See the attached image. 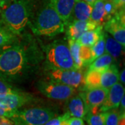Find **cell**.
Here are the masks:
<instances>
[{
	"label": "cell",
	"mask_w": 125,
	"mask_h": 125,
	"mask_svg": "<svg viewBox=\"0 0 125 125\" xmlns=\"http://www.w3.org/2000/svg\"><path fill=\"white\" fill-rule=\"evenodd\" d=\"M31 10L32 7L29 0H13L1 9V22L15 36L19 35L29 22Z\"/></svg>",
	"instance_id": "6da1fadb"
},
{
	"label": "cell",
	"mask_w": 125,
	"mask_h": 125,
	"mask_svg": "<svg viewBox=\"0 0 125 125\" xmlns=\"http://www.w3.org/2000/svg\"><path fill=\"white\" fill-rule=\"evenodd\" d=\"M31 28L36 36L54 37L65 31V24L48 0L37 14Z\"/></svg>",
	"instance_id": "7a4b0ae2"
},
{
	"label": "cell",
	"mask_w": 125,
	"mask_h": 125,
	"mask_svg": "<svg viewBox=\"0 0 125 125\" xmlns=\"http://www.w3.org/2000/svg\"><path fill=\"white\" fill-rule=\"evenodd\" d=\"M27 56L24 48L13 45L0 52V76L14 77L21 74L26 68Z\"/></svg>",
	"instance_id": "3957f363"
},
{
	"label": "cell",
	"mask_w": 125,
	"mask_h": 125,
	"mask_svg": "<svg viewBox=\"0 0 125 125\" xmlns=\"http://www.w3.org/2000/svg\"><path fill=\"white\" fill-rule=\"evenodd\" d=\"M46 61L49 68L62 70L76 69L66 42L56 41L45 47Z\"/></svg>",
	"instance_id": "277c9868"
},
{
	"label": "cell",
	"mask_w": 125,
	"mask_h": 125,
	"mask_svg": "<svg viewBox=\"0 0 125 125\" xmlns=\"http://www.w3.org/2000/svg\"><path fill=\"white\" fill-rule=\"evenodd\" d=\"M56 116L51 108L38 106L16 110L10 119L15 125H43Z\"/></svg>",
	"instance_id": "5b68a950"
},
{
	"label": "cell",
	"mask_w": 125,
	"mask_h": 125,
	"mask_svg": "<svg viewBox=\"0 0 125 125\" xmlns=\"http://www.w3.org/2000/svg\"><path fill=\"white\" fill-rule=\"evenodd\" d=\"M37 88L44 96L54 100H67L76 93V88L52 79L40 81L38 83Z\"/></svg>",
	"instance_id": "8992f818"
},
{
	"label": "cell",
	"mask_w": 125,
	"mask_h": 125,
	"mask_svg": "<svg viewBox=\"0 0 125 125\" xmlns=\"http://www.w3.org/2000/svg\"><path fill=\"white\" fill-rule=\"evenodd\" d=\"M47 75L49 76L50 79L73 87L76 89H83L85 87V75L81 70H62L49 68L47 72Z\"/></svg>",
	"instance_id": "52a82bcc"
},
{
	"label": "cell",
	"mask_w": 125,
	"mask_h": 125,
	"mask_svg": "<svg viewBox=\"0 0 125 125\" xmlns=\"http://www.w3.org/2000/svg\"><path fill=\"white\" fill-rule=\"evenodd\" d=\"M104 30L123 47L125 46V9H120V13H115L104 25Z\"/></svg>",
	"instance_id": "ba28073f"
},
{
	"label": "cell",
	"mask_w": 125,
	"mask_h": 125,
	"mask_svg": "<svg viewBox=\"0 0 125 125\" xmlns=\"http://www.w3.org/2000/svg\"><path fill=\"white\" fill-rule=\"evenodd\" d=\"M108 89L98 87L91 89L83 90L79 93L83 99L88 112H99V108L104 102ZM101 112V111H100Z\"/></svg>",
	"instance_id": "9c48e42d"
},
{
	"label": "cell",
	"mask_w": 125,
	"mask_h": 125,
	"mask_svg": "<svg viewBox=\"0 0 125 125\" xmlns=\"http://www.w3.org/2000/svg\"><path fill=\"white\" fill-rule=\"evenodd\" d=\"M34 101V97L29 94L20 91L0 97V105L7 109L16 111Z\"/></svg>",
	"instance_id": "30bf717a"
},
{
	"label": "cell",
	"mask_w": 125,
	"mask_h": 125,
	"mask_svg": "<svg viewBox=\"0 0 125 125\" xmlns=\"http://www.w3.org/2000/svg\"><path fill=\"white\" fill-rule=\"evenodd\" d=\"M125 85L121 83L120 81L117 82L108 88L107 95L99 108V111L101 112H106L111 109L118 108L121 99L123 96H125Z\"/></svg>",
	"instance_id": "8fae6325"
},
{
	"label": "cell",
	"mask_w": 125,
	"mask_h": 125,
	"mask_svg": "<svg viewBox=\"0 0 125 125\" xmlns=\"http://www.w3.org/2000/svg\"><path fill=\"white\" fill-rule=\"evenodd\" d=\"M65 25H67L66 30L67 40H76L83 33L94 29L99 26L90 20L88 21H81L74 19L70 20Z\"/></svg>",
	"instance_id": "7c38bea8"
},
{
	"label": "cell",
	"mask_w": 125,
	"mask_h": 125,
	"mask_svg": "<svg viewBox=\"0 0 125 125\" xmlns=\"http://www.w3.org/2000/svg\"><path fill=\"white\" fill-rule=\"evenodd\" d=\"M66 109L70 117L84 118L88 113L84 102L80 94H74L66 100Z\"/></svg>",
	"instance_id": "4fadbf2b"
},
{
	"label": "cell",
	"mask_w": 125,
	"mask_h": 125,
	"mask_svg": "<svg viewBox=\"0 0 125 125\" xmlns=\"http://www.w3.org/2000/svg\"><path fill=\"white\" fill-rule=\"evenodd\" d=\"M50 1L65 25L71 20L72 11L76 0H50Z\"/></svg>",
	"instance_id": "5bb4252c"
},
{
	"label": "cell",
	"mask_w": 125,
	"mask_h": 125,
	"mask_svg": "<svg viewBox=\"0 0 125 125\" xmlns=\"http://www.w3.org/2000/svg\"><path fill=\"white\" fill-rule=\"evenodd\" d=\"M93 6L82 0H76L74 4L72 15L74 20L88 21L90 20Z\"/></svg>",
	"instance_id": "9a60e30c"
},
{
	"label": "cell",
	"mask_w": 125,
	"mask_h": 125,
	"mask_svg": "<svg viewBox=\"0 0 125 125\" xmlns=\"http://www.w3.org/2000/svg\"><path fill=\"white\" fill-rule=\"evenodd\" d=\"M103 33V27L102 25H99L94 29L90 30L83 33L76 40L81 46H86L92 47L99 39Z\"/></svg>",
	"instance_id": "2e32d148"
},
{
	"label": "cell",
	"mask_w": 125,
	"mask_h": 125,
	"mask_svg": "<svg viewBox=\"0 0 125 125\" xmlns=\"http://www.w3.org/2000/svg\"><path fill=\"white\" fill-rule=\"evenodd\" d=\"M120 73L116 65L112 64L106 70L102 72L101 87L108 89L119 81Z\"/></svg>",
	"instance_id": "e0dca14e"
},
{
	"label": "cell",
	"mask_w": 125,
	"mask_h": 125,
	"mask_svg": "<svg viewBox=\"0 0 125 125\" xmlns=\"http://www.w3.org/2000/svg\"><path fill=\"white\" fill-rule=\"evenodd\" d=\"M106 0H96L93 5V9L90 16V20L95 22L97 25H100L108 20L106 10L105 9Z\"/></svg>",
	"instance_id": "ac0fdd59"
},
{
	"label": "cell",
	"mask_w": 125,
	"mask_h": 125,
	"mask_svg": "<svg viewBox=\"0 0 125 125\" xmlns=\"http://www.w3.org/2000/svg\"><path fill=\"white\" fill-rule=\"evenodd\" d=\"M105 40V52L111 55L114 59H117L122 54V50L125 49L119 42L115 40L112 36L104 32Z\"/></svg>",
	"instance_id": "d6986e66"
},
{
	"label": "cell",
	"mask_w": 125,
	"mask_h": 125,
	"mask_svg": "<svg viewBox=\"0 0 125 125\" xmlns=\"http://www.w3.org/2000/svg\"><path fill=\"white\" fill-rule=\"evenodd\" d=\"M102 72L96 70H88L84 76L85 87L83 90L91 89L101 87Z\"/></svg>",
	"instance_id": "ffe728a7"
},
{
	"label": "cell",
	"mask_w": 125,
	"mask_h": 125,
	"mask_svg": "<svg viewBox=\"0 0 125 125\" xmlns=\"http://www.w3.org/2000/svg\"><path fill=\"white\" fill-rule=\"evenodd\" d=\"M115 59L111 55L107 53H104L98 58L94 59L93 62L90 64L88 70H96L99 71H104L111 65L113 64Z\"/></svg>",
	"instance_id": "44dd1931"
},
{
	"label": "cell",
	"mask_w": 125,
	"mask_h": 125,
	"mask_svg": "<svg viewBox=\"0 0 125 125\" xmlns=\"http://www.w3.org/2000/svg\"><path fill=\"white\" fill-rule=\"evenodd\" d=\"M68 47L71 53L72 57L74 62L76 69L81 70L83 68L82 63L81 61L80 56H79V50H80L81 45L76 40H68Z\"/></svg>",
	"instance_id": "7402d4cb"
},
{
	"label": "cell",
	"mask_w": 125,
	"mask_h": 125,
	"mask_svg": "<svg viewBox=\"0 0 125 125\" xmlns=\"http://www.w3.org/2000/svg\"><path fill=\"white\" fill-rule=\"evenodd\" d=\"M106 115V112H88L84 117L88 125H104L105 117Z\"/></svg>",
	"instance_id": "603a6c76"
},
{
	"label": "cell",
	"mask_w": 125,
	"mask_h": 125,
	"mask_svg": "<svg viewBox=\"0 0 125 125\" xmlns=\"http://www.w3.org/2000/svg\"><path fill=\"white\" fill-rule=\"evenodd\" d=\"M16 39V36L4 27L0 26V48L12 44Z\"/></svg>",
	"instance_id": "cb8c5ba5"
},
{
	"label": "cell",
	"mask_w": 125,
	"mask_h": 125,
	"mask_svg": "<svg viewBox=\"0 0 125 125\" xmlns=\"http://www.w3.org/2000/svg\"><path fill=\"white\" fill-rule=\"evenodd\" d=\"M79 56L82 63V66H88L93 61L91 47L86 46H81L79 50Z\"/></svg>",
	"instance_id": "d4e9b609"
},
{
	"label": "cell",
	"mask_w": 125,
	"mask_h": 125,
	"mask_svg": "<svg viewBox=\"0 0 125 125\" xmlns=\"http://www.w3.org/2000/svg\"><path fill=\"white\" fill-rule=\"evenodd\" d=\"M91 50H92L93 61L97 58H98L101 55H102L104 53H105V40H104V31L98 41L91 47Z\"/></svg>",
	"instance_id": "484cf974"
},
{
	"label": "cell",
	"mask_w": 125,
	"mask_h": 125,
	"mask_svg": "<svg viewBox=\"0 0 125 125\" xmlns=\"http://www.w3.org/2000/svg\"><path fill=\"white\" fill-rule=\"evenodd\" d=\"M119 112L117 108H114L106 111V115L104 125H118Z\"/></svg>",
	"instance_id": "4316f807"
},
{
	"label": "cell",
	"mask_w": 125,
	"mask_h": 125,
	"mask_svg": "<svg viewBox=\"0 0 125 125\" xmlns=\"http://www.w3.org/2000/svg\"><path fill=\"white\" fill-rule=\"evenodd\" d=\"M19 90L14 89L12 86L0 79V97H3L7 94L17 93Z\"/></svg>",
	"instance_id": "83f0119b"
},
{
	"label": "cell",
	"mask_w": 125,
	"mask_h": 125,
	"mask_svg": "<svg viewBox=\"0 0 125 125\" xmlns=\"http://www.w3.org/2000/svg\"><path fill=\"white\" fill-rule=\"evenodd\" d=\"M70 117V115L67 113H65L62 115L54 117L52 119L49 120L48 122H47L45 125H62L64 120L69 118Z\"/></svg>",
	"instance_id": "f1b7e54d"
},
{
	"label": "cell",
	"mask_w": 125,
	"mask_h": 125,
	"mask_svg": "<svg viewBox=\"0 0 125 125\" xmlns=\"http://www.w3.org/2000/svg\"><path fill=\"white\" fill-rule=\"evenodd\" d=\"M68 125H85V123L82 118L70 117L68 118Z\"/></svg>",
	"instance_id": "f546056e"
},
{
	"label": "cell",
	"mask_w": 125,
	"mask_h": 125,
	"mask_svg": "<svg viewBox=\"0 0 125 125\" xmlns=\"http://www.w3.org/2000/svg\"><path fill=\"white\" fill-rule=\"evenodd\" d=\"M15 111L9 110V109H7L4 106H2L1 105H0V116L7 117L10 118L13 115Z\"/></svg>",
	"instance_id": "4dcf8cb0"
},
{
	"label": "cell",
	"mask_w": 125,
	"mask_h": 125,
	"mask_svg": "<svg viewBox=\"0 0 125 125\" xmlns=\"http://www.w3.org/2000/svg\"><path fill=\"white\" fill-rule=\"evenodd\" d=\"M112 3L115 10L125 9V0H112Z\"/></svg>",
	"instance_id": "1f68e13d"
},
{
	"label": "cell",
	"mask_w": 125,
	"mask_h": 125,
	"mask_svg": "<svg viewBox=\"0 0 125 125\" xmlns=\"http://www.w3.org/2000/svg\"><path fill=\"white\" fill-rule=\"evenodd\" d=\"M0 125H15L10 118L7 117L0 116Z\"/></svg>",
	"instance_id": "d6a6232c"
},
{
	"label": "cell",
	"mask_w": 125,
	"mask_h": 125,
	"mask_svg": "<svg viewBox=\"0 0 125 125\" xmlns=\"http://www.w3.org/2000/svg\"><path fill=\"white\" fill-rule=\"evenodd\" d=\"M125 68L122 70L120 73V76H119V81L121 83H122L123 85H125Z\"/></svg>",
	"instance_id": "836d02e7"
},
{
	"label": "cell",
	"mask_w": 125,
	"mask_h": 125,
	"mask_svg": "<svg viewBox=\"0 0 125 125\" xmlns=\"http://www.w3.org/2000/svg\"><path fill=\"white\" fill-rule=\"evenodd\" d=\"M13 0H0V9L4 8L7 4H9L10 2H11Z\"/></svg>",
	"instance_id": "e575fe53"
},
{
	"label": "cell",
	"mask_w": 125,
	"mask_h": 125,
	"mask_svg": "<svg viewBox=\"0 0 125 125\" xmlns=\"http://www.w3.org/2000/svg\"><path fill=\"white\" fill-rule=\"evenodd\" d=\"M82 1H85L86 3H88V4H89L93 6L94 3L95 2V1H96V0H82Z\"/></svg>",
	"instance_id": "d590c367"
},
{
	"label": "cell",
	"mask_w": 125,
	"mask_h": 125,
	"mask_svg": "<svg viewBox=\"0 0 125 125\" xmlns=\"http://www.w3.org/2000/svg\"><path fill=\"white\" fill-rule=\"evenodd\" d=\"M0 12H1V9H0Z\"/></svg>",
	"instance_id": "8d00e7d4"
}]
</instances>
